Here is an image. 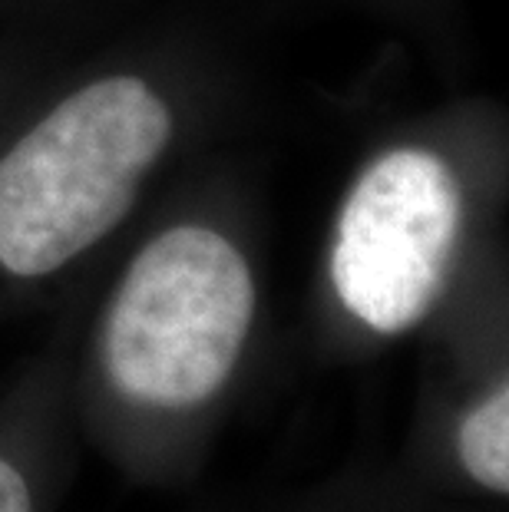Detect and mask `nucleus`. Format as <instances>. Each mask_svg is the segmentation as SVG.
<instances>
[{
  "label": "nucleus",
  "instance_id": "nucleus-5",
  "mask_svg": "<svg viewBox=\"0 0 509 512\" xmlns=\"http://www.w3.org/2000/svg\"><path fill=\"white\" fill-rule=\"evenodd\" d=\"M70 367L37 361L0 400V512H60L73 473Z\"/></svg>",
  "mask_w": 509,
  "mask_h": 512
},
{
  "label": "nucleus",
  "instance_id": "nucleus-3",
  "mask_svg": "<svg viewBox=\"0 0 509 512\" xmlns=\"http://www.w3.org/2000/svg\"><path fill=\"white\" fill-rule=\"evenodd\" d=\"M473 185L443 139L374 149L341 192L321 265L324 324L344 351L433 328L470 281Z\"/></svg>",
  "mask_w": 509,
  "mask_h": 512
},
{
  "label": "nucleus",
  "instance_id": "nucleus-4",
  "mask_svg": "<svg viewBox=\"0 0 509 512\" xmlns=\"http://www.w3.org/2000/svg\"><path fill=\"white\" fill-rule=\"evenodd\" d=\"M440 321H447L453 370L440 397L430 400L407 463L443 496L506 506L509 370L493 301L476 304L467 288Z\"/></svg>",
  "mask_w": 509,
  "mask_h": 512
},
{
  "label": "nucleus",
  "instance_id": "nucleus-2",
  "mask_svg": "<svg viewBox=\"0 0 509 512\" xmlns=\"http://www.w3.org/2000/svg\"><path fill=\"white\" fill-rule=\"evenodd\" d=\"M189 126L179 76L113 63L0 136V298L57 288L123 232Z\"/></svg>",
  "mask_w": 509,
  "mask_h": 512
},
{
  "label": "nucleus",
  "instance_id": "nucleus-1",
  "mask_svg": "<svg viewBox=\"0 0 509 512\" xmlns=\"http://www.w3.org/2000/svg\"><path fill=\"white\" fill-rule=\"evenodd\" d=\"M262 328L252 235L212 209L166 215L96 304L70 367L73 423L129 483H189L252 374Z\"/></svg>",
  "mask_w": 509,
  "mask_h": 512
},
{
  "label": "nucleus",
  "instance_id": "nucleus-6",
  "mask_svg": "<svg viewBox=\"0 0 509 512\" xmlns=\"http://www.w3.org/2000/svg\"><path fill=\"white\" fill-rule=\"evenodd\" d=\"M262 512H506L453 499L427 486L407 460L394 466H351L278 499Z\"/></svg>",
  "mask_w": 509,
  "mask_h": 512
}]
</instances>
